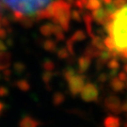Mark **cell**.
Segmentation results:
<instances>
[{
  "label": "cell",
  "mask_w": 127,
  "mask_h": 127,
  "mask_svg": "<svg viewBox=\"0 0 127 127\" xmlns=\"http://www.w3.org/2000/svg\"><path fill=\"white\" fill-rule=\"evenodd\" d=\"M103 43L113 58L127 62V0H115L102 21Z\"/></svg>",
  "instance_id": "6da1fadb"
},
{
  "label": "cell",
  "mask_w": 127,
  "mask_h": 127,
  "mask_svg": "<svg viewBox=\"0 0 127 127\" xmlns=\"http://www.w3.org/2000/svg\"><path fill=\"white\" fill-rule=\"evenodd\" d=\"M55 0H0V5L18 20L46 17Z\"/></svg>",
  "instance_id": "7a4b0ae2"
}]
</instances>
